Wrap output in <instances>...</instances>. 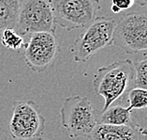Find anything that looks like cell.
Segmentation results:
<instances>
[{"label": "cell", "instance_id": "1", "mask_svg": "<svg viewBox=\"0 0 147 140\" xmlns=\"http://www.w3.org/2000/svg\"><path fill=\"white\" fill-rule=\"evenodd\" d=\"M93 88L104 99L101 111L104 112L113 103L127 98L128 93L135 88L134 63L127 58L98 68L93 79Z\"/></svg>", "mask_w": 147, "mask_h": 140}, {"label": "cell", "instance_id": "2", "mask_svg": "<svg viewBox=\"0 0 147 140\" xmlns=\"http://www.w3.org/2000/svg\"><path fill=\"white\" fill-rule=\"evenodd\" d=\"M61 124L70 138L88 137L98 124L95 111L87 97L70 96L63 101L60 108Z\"/></svg>", "mask_w": 147, "mask_h": 140}, {"label": "cell", "instance_id": "3", "mask_svg": "<svg viewBox=\"0 0 147 140\" xmlns=\"http://www.w3.org/2000/svg\"><path fill=\"white\" fill-rule=\"evenodd\" d=\"M114 27L113 18L96 17L73 42L74 61L84 63L99 50L112 45Z\"/></svg>", "mask_w": 147, "mask_h": 140}, {"label": "cell", "instance_id": "4", "mask_svg": "<svg viewBox=\"0 0 147 140\" xmlns=\"http://www.w3.org/2000/svg\"><path fill=\"white\" fill-rule=\"evenodd\" d=\"M112 45L129 55L147 51V14L129 12L115 23Z\"/></svg>", "mask_w": 147, "mask_h": 140}, {"label": "cell", "instance_id": "5", "mask_svg": "<svg viewBox=\"0 0 147 140\" xmlns=\"http://www.w3.org/2000/svg\"><path fill=\"white\" fill-rule=\"evenodd\" d=\"M55 27L52 1H21L17 23L14 28L20 36L41 32H55Z\"/></svg>", "mask_w": 147, "mask_h": 140}, {"label": "cell", "instance_id": "6", "mask_svg": "<svg viewBox=\"0 0 147 140\" xmlns=\"http://www.w3.org/2000/svg\"><path fill=\"white\" fill-rule=\"evenodd\" d=\"M52 6L55 24L67 31L87 27L100 9L96 0H55Z\"/></svg>", "mask_w": 147, "mask_h": 140}, {"label": "cell", "instance_id": "7", "mask_svg": "<svg viewBox=\"0 0 147 140\" xmlns=\"http://www.w3.org/2000/svg\"><path fill=\"white\" fill-rule=\"evenodd\" d=\"M44 128L45 118L33 101L13 102V112L9 126L12 138H35L43 134Z\"/></svg>", "mask_w": 147, "mask_h": 140}, {"label": "cell", "instance_id": "8", "mask_svg": "<svg viewBox=\"0 0 147 140\" xmlns=\"http://www.w3.org/2000/svg\"><path fill=\"white\" fill-rule=\"evenodd\" d=\"M58 54L59 44L55 32L32 34L28 42L24 44V61L36 73H43L51 67Z\"/></svg>", "mask_w": 147, "mask_h": 140}, {"label": "cell", "instance_id": "9", "mask_svg": "<svg viewBox=\"0 0 147 140\" xmlns=\"http://www.w3.org/2000/svg\"><path fill=\"white\" fill-rule=\"evenodd\" d=\"M130 127L143 136H147V90L138 88L127 95Z\"/></svg>", "mask_w": 147, "mask_h": 140}, {"label": "cell", "instance_id": "10", "mask_svg": "<svg viewBox=\"0 0 147 140\" xmlns=\"http://www.w3.org/2000/svg\"><path fill=\"white\" fill-rule=\"evenodd\" d=\"M88 138L89 140H144V136L128 126L98 123Z\"/></svg>", "mask_w": 147, "mask_h": 140}, {"label": "cell", "instance_id": "11", "mask_svg": "<svg viewBox=\"0 0 147 140\" xmlns=\"http://www.w3.org/2000/svg\"><path fill=\"white\" fill-rule=\"evenodd\" d=\"M99 123L130 127L129 109L127 106L123 107L121 105H112L104 112H101Z\"/></svg>", "mask_w": 147, "mask_h": 140}, {"label": "cell", "instance_id": "12", "mask_svg": "<svg viewBox=\"0 0 147 140\" xmlns=\"http://www.w3.org/2000/svg\"><path fill=\"white\" fill-rule=\"evenodd\" d=\"M21 1L0 0V33L8 28H15Z\"/></svg>", "mask_w": 147, "mask_h": 140}, {"label": "cell", "instance_id": "13", "mask_svg": "<svg viewBox=\"0 0 147 140\" xmlns=\"http://www.w3.org/2000/svg\"><path fill=\"white\" fill-rule=\"evenodd\" d=\"M1 43L4 47L14 51H19L21 48L24 47V39L14 30V28H8L2 32Z\"/></svg>", "mask_w": 147, "mask_h": 140}, {"label": "cell", "instance_id": "14", "mask_svg": "<svg viewBox=\"0 0 147 140\" xmlns=\"http://www.w3.org/2000/svg\"><path fill=\"white\" fill-rule=\"evenodd\" d=\"M135 88L147 90V57L134 63Z\"/></svg>", "mask_w": 147, "mask_h": 140}, {"label": "cell", "instance_id": "15", "mask_svg": "<svg viewBox=\"0 0 147 140\" xmlns=\"http://www.w3.org/2000/svg\"><path fill=\"white\" fill-rule=\"evenodd\" d=\"M135 5L134 0H122V1H113L111 10L113 13H119L123 10H127Z\"/></svg>", "mask_w": 147, "mask_h": 140}, {"label": "cell", "instance_id": "16", "mask_svg": "<svg viewBox=\"0 0 147 140\" xmlns=\"http://www.w3.org/2000/svg\"><path fill=\"white\" fill-rule=\"evenodd\" d=\"M136 3H137L138 5L142 6V7H143V8H145L147 10V1H146V0H143V1H135V4H136Z\"/></svg>", "mask_w": 147, "mask_h": 140}, {"label": "cell", "instance_id": "17", "mask_svg": "<svg viewBox=\"0 0 147 140\" xmlns=\"http://www.w3.org/2000/svg\"><path fill=\"white\" fill-rule=\"evenodd\" d=\"M37 140H42V139H37Z\"/></svg>", "mask_w": 147, "mask_h": 140}]
</instances>
